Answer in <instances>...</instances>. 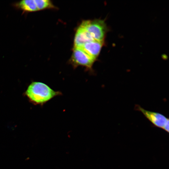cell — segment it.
Masks as SVG:
<instances>
[{"mask_svg":"<svg viewBox=\"0 0 169 169\" xmlns=\"http://www.w3.org/2000/svg\"><path fill=\"white\" fill-rule=\"evenodd\" d=\"M25 94L33 104L43 105L54 97L61 95L59 91L52 89L46 84L39 82H32L28 87Z\"/></svg>","mask_w":169,"mask_h":169,"instance_id":"6da1fadb","label":"cell"},{"mask_svg":"<svg viewBox=\"0 0 169 169\" xmlns=\"http://www.w3.org/2000/svg\"><path fill=\"white\" fill-rule=\"evenodd\" d=\"M80 25L95 40L104 42L107 33L109 30L104 20L96 19L84 21Z\"/></svg>","mask_w":169,"mask_h":169,"instance_id":"7a4b0ae2","label":"cell"},{"mask_svg":"<svg viewBox=\"0 0 169 169\" xmlns=\"http://www.w3.org/2000/svg\"><path fill=\"white\" fill-rule=\"evenodd\" d=\"M95 60L80 47H74L70 62L74 68L81 66L92 71V66Z\"/></svg>","mask_w":169,"mask_h":169,"instance_id":"3957f363","label":"cell"},{"mask_svg":"<svg viewBox=\"0 0 169 169\" xmlns=\"http://www.w3.org/2000/svg\"><path fill=\"white\" fill-rule=\"evenodd\" d=\"M154 125L169 132V119L159 113L146 110L139 105L136 107Z\"/></svg>","mask_w":169,"mask_h":169,"instance_id":"277c9868","label":"cell"},{"mask_svg":"<svg viewBox=\"0 0 169 169\" xmlns=\"http://www.w3.org/2000/svg\"><path fill=\"white\" fill-rule=\"evenodd\" d=\"M104 43V42L94 40L85 44L80 48L96 60L99 55Z\"/></svg>","mask_w":169,"mask_h":169,"instance_id":"5b68a950","label":"cell"},{"mask_svg":"<svg viewBox=\"0 0 169 169\" xmlns=\"http://www.w3.org/2000/svg\"><path fill=\"white\" fill-rule=\"evenodd\" d=\"M94 40L86 30L80 25L77 29L74 36V47H81L85 44Z\"/></svg>","mask_w":169,"mask_h":169,"instance_id":"8992f818","label":"cell"},{"mask_svg":"<svg viewBox=\"0 0 169 169\" xmlns=\"http://www.w3.org/2000/svg\"><path fill=\"white\" fill-rule=\"evenodd\" d=\"M38 10L54 8L50 1L48 0H35Z\"/></svg>","mask_w":169,"mask_h":169,"instance_id":"52a82bcc","label":"cell"}]
</instances>
